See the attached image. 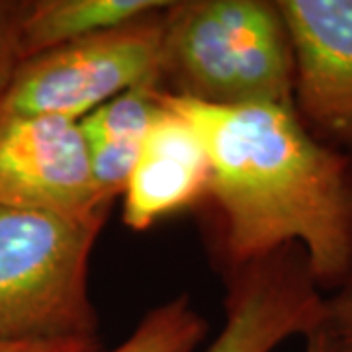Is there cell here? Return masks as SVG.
I'll return each mask as SVG.
<instances>
[{
    "label": "cell",
    "instance_id": "5b68a950",
    "mask_svg": "<svg viewBox=\"0 0 352 352\" xmlns=\"http://www.w3.org/2000/svg\"><path fill=\"white\" fill-rule=\"evenodd\" d=\"M112 204L96 186L80 122L0 116V206L78 217Z\"/></svg>",
    "mask_w": 352,
    "mask_h": 352
},
{
    "label": "cell",
    "instance_id": "52a82bcc",
    "mask_svg": "<svg viewBox=\"0 0 352 352\" xmlns=\"http://www.w3.org/2000/svg\"><path fill=\"white\" fill-rule=\"evenodd\" d=\"M325 296L300 247L237 270L226 300V321L204 352H274L292 337L321 329Z\"/></svg>",
    "mask_w": 352,
    "mask_h": 352
},
{
    "label": "cell",
    "instance_id": "30bf717a",
    "mask_svg": "<svg viewBox=\"0 0 352 352\" xmlns=\"http://www.w3.org/2000/svg\"><path fill=\"white\" fill-rule=\"evenodd\" d=\"M166 6V0H28L22 20L24 59L122 28Z\"/></svg>",
    "mask_w": 352,
    "mask_h": 352
},
{
    "label": "cell",
    "instance_id": "7c38bea8",
    "mask_svg": "<svg viewBox=\"0 0 352 352\" xmlns=\"http://www.w3.org/2000/svg\"><path fill=\"white\" fill-rule=\"evenodd\" d=\"M28 0H0V106L12 85L20 63L22 51V20Z\"/></svg>",
    "mask_w": 352,
    "mask_h": 352
},
{
    "label": "cell",
    "instance_id": "6da1fadb",
    "mask_svg": "<svg viewBox=\"0 0 352 352\" xmlns=\"http://www.w3.org/2000/svg\"><path fill=\"white\" fill-rule=\"evenodd\" d=\"M163 100L208 151L227 263L241 270L300 247L319 288H339L352 274V157L315 138L294 106Z\"/></svg>",
    "mask_w": 352,
    "mask_h": 352
},
{
    "label": "cell",
    "instance_id": "5bb4252c",
    "mask_svg": "<svg viewBox=\"0 0 352 352\" xmlns=\"http://www.w3.org/2000/svg\"><path fill=\"white\" fill-rule=\"evenodd\" d=\"M0 352H100L98 340H0Z\"/></svg>",
    "mask_w": 352,
    "mask_h": 352
},
{
    "label": "cell",
    "instance_id": "8992f818",
    "mask_svg": "<svg viewBox=\"0 0 352 352\" xmlns=\"http://www.w3.org/2000/svg\"><path fill=\"white\" fill-rule=\"evenodd\" d=\"M294 53V108L352 157V0H276Z\"/></svg>",
    "mask_w": 352,
    "mask_h": 352
},
{
    "label": "cell",
    "instance_id": "9c48e42d",
    "mask_svg": "<svg viewBox=\"0 0 352 352\" xmlns=\"http://www.w3.org/2000/svg\"><path fill=\"white\" fill-rule=\"evenodd\" d=\"M163 90L161 82L129 88L80 120L92 175L108 200L124 194L143 141L163 112Z\"/></svg>",
    "mask_w": 352,
    "mask_h": 352
},
{
    "label": "cell",
    "instance_id": "277c9868",
    "mask_svg": "<svg viewBox=\"0 0 352 352\" xmlns=\"http://www.w3.org/2000/svg\"><path fill=\"white\" fill-rule=\"evenodd\" d=\"M164 10L24 59L0 116H61L80 122L129 88L161 82Z\"/></svg>",
    "mask_w": 352,
    "mask_h": 352
},
{
    "label": "cell",
    "instance_id": "9a60e30c",
    "mask_svg": "<svg viewBox=\"0 0 352 352\" xmlns=\"http://www.w3.org/2000/svg\"><path fill=\"white\" fill-rule=\"evenodd\" d=\"M303 352H325V344H323L319 331H315L309 337H305V351Z\"/></svg>",
    "mask_w": 352,
    "mask_h": 352
},
{
    "label": "cell",
    "instance_id": "ba28073f",
    "mask_svg": "<svg viewBox=\"0 0 352 352\" xmlns=\"http://www.w3.org/2000/svg\"><path fill=\"white\" fill-rule=\"evenodd\" d=\"M210 178L212 166L200 133L163 100V112L143 141L122 194L124 223L133 231H145L192 208L208 196Z\"/></svg>",
    "mask_w": 352,
    "mask_h": 352
},
{
    "label": "cell",
    "instance_id": "3957f363",
    "mask_svg": "<svg viewBox=\"0 0 352 352\" xmlns=\"http://www.w3.org/2000/svg\"><path fill=\"white\" fill-rule=\"evenodd\" d=\"M108 214L0 206V340H98L88 272Z\"/></svg>",
    "mask_w": 352,
    "mask_h": 352
},
{
    "label": "cell",
    "instance_id": "4fadbf2b",
    "mask_svg": "<svg viewBox=\"0 0 352 352\" xmlns=\"http://www.w3.org/2000/svg\"><path fill=\"white\" fill-rule=\"evenodd\" d=\"M319 335L325 352H352V274L325 296V317Z\"/></svg>",
    "mask_w": 352,
    "mask_h": 352
},
{
    "label": "cell",
    "instance_id": "7a4b0ae2",
    "mask_svg": "<svg viewBox=\"0 0 352 352\" xmlns=\"http://www.w3.org/2000/svg\"><path fill=\"white\" fill-rule=\"evenodd\" d=\"M164 92L212 106H294V53L276 0H180L163 12Z\"/></svg>",
    "mask_w": 352,
    "mask_h": 352
},
{
    "label": "cell",
    "instance_id": "8fae6325",
    "mask_svg": "<svg viewBox=\"0 0 352 352\" xmlns=\"http://www.w3.org/2000/svg\"><path fill=\"white\" fill-rule=\"evenodd\" d=\"M208 333V321L188 296H176L153 307L138 327L112 351L100 352H194Z\"/></svg>",
    "mask_w": 352,
    "mask_h": 352
}]
</instances>
